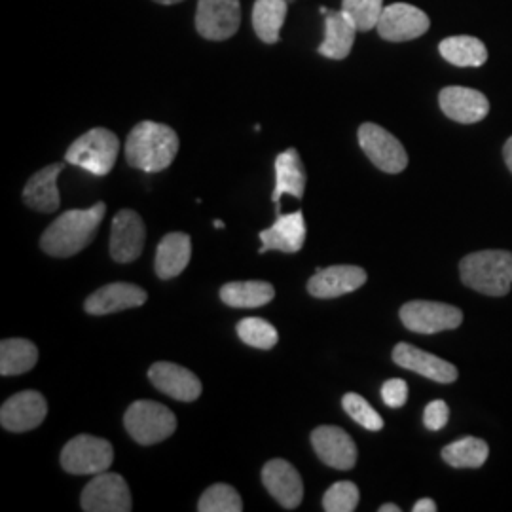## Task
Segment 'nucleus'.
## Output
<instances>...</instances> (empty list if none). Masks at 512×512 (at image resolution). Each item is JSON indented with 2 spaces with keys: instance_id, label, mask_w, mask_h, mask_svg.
<instances>
[{
  "instance_id": "nucleus-1",
  "label": "nucleus",
  "mask_w": 512,
  "mask_h": 512,
  "mask_svg": "<svg viewBox=\"0 0 512 512\" xmlns=\"http://www.w3.org/2000/svg\"><path fill=\"white\" fill-rule=\"evenodd\" d=\"M105 213L107 205L103 202L95 203L90 209L65 211L42 234V251L55 258L78 255L92 243Z\"/></svg>"
},
{
  "instance_id": "nucleus-2",
  "label": "nucleus",
  "mask_w": 512,
  "mask_h": 512,
  "mask_svg": "<svg viewBox=\"0 0 512 512\" xmlns=\"http://www.w3.org/2000/svg\"><path fill=\"white\" fill-rule=\"evenodd\" d=\"M179 152L175 129L158 122H139L126 141V162L135 169L158 173L173 164Z\"/></svg>"
},
{
  "instance_id": "nucleus-3",
  "label": "nucleus",
  "mask_w": 512,
  "mask_h": 512,
  "mask_svg": "<svg viewBox=\"0 0 512 512\" xmlns=\"http://www.w3.org/2000/svg\"><path fill=\"white\" fill-rule=\"evenodd\" d=\"M459 274L465 287L486 296H505L512 285L511 251H478L459 262Z\"/></svg>"
},
{
  "instance_id": "nucleus-4",
  "label": "nucleus",
  "mask_w": 512,
  "mask_h": 512,
  "mask_svg": "<svg viewBox=\"0 0 512 512\" xmlns=\"http://www.w3.org/2000/svg\"><path fill=\"white\" fill-rule=\"evenodd\" d=\"M120 152V139L109 129L93 128L80 135L67 150L65 160L92 175H109Z\"/></svg>"
},
{
  "instance_id": "nucleus-5",
  "label": "nucleus",
  "mask_w": 512,
  "mask_h": 512,
  "mask_svg": "<svg viewBox=\"0 0 512 512\" xmlns=\"http://www.w3.org/2000/svg\"><path fill=\"white\" fill-rule=\"evenodd\" d=\"M124 425L129 437L137 444L152 446L169 439L175 433L177 418L164 404L137 401L129 406L124 416Z\"/></svg>"
},
{
  "instance_id": "nucleus-6",
  "label": "nucleus",
  "mask_w": 512,
  "mask_h": 512,
  "mask_svg": "<svg viewBox=\"0 0 512 512\" xmlns=\"http://www.w3.org/2000/svg\"><path fill=\"white\" fill-rule=\"evenodd\" d=\"M114 450L109 440L93 435H78L61 452V467L69 475H99L109 471Z\"/></svg>"
},
{
  "instance_id": "nucleus-7",
  "label": "nucleus",
  "mask_w": 512,
  "mask_h": 512,
  "mask_svg": "<svg viewBox=\"0 0 512 512\" xmlns=\"http://www.w3.org/2000/svg\"><path fill=\"white\" fill-rule=\"evenodd\" d=\"M359 145L363 148L366 158L385 173H401L408 165V154L404 150L403 143L391 135L387 129L366 122L359 128Z\"/></svg>"
},
{
  "instance_id": "nucleus-8",
  "label": "nucleus",
  "mask_w": 512,
  "mask_h": 512,
  "mask_svg": "<svg viewBox=\"0 0 512 512\" xmlns=\"http://www.w3.org/2000/svg\"><path fill=\"white\" fill-rule=\"evenodd\" d=\"M401 321L404 327L418 334H437L442 330L458 329L463 323V313L456 306L429 302V300H414L401 308Z\"/></svg>"
},
{
  "instance_id": "nucleus-9",
  "label": "nucleus",
  "mask_w": 512,
  "mask_h": 512,
  "mask_svg": "<svg viewBox=\"0 0 512 512\" xmlns=\"http://www.w3.org/2000/svg\"><path fill=\"white\" fill-rule=\"evenodd\" d=\"M80 503L86 512H129L131 494L128 482L116 473H99L84 488Z\"/></svg>"
},
{
  "instance_id": "nucleus-10",
  "label": "nucleus",
  "mask_w": 512,
  "mask_h": 512,
  "mask_svg": "<svg viewBox=\"0 0 512 512\" xmlns=\"http://www.w3.org/2000/svg\"><path fill=\"white\" fill-rule=\"evenodd\" d=\"M431 27L429 16L406 2H395L385 6L378 21V35L387 42H408L423 37Z\"/></svg>"
},
{
  "instance_id": "nucleus-11",
  "label": "nucleus",
  "mask_w": 512,
  "mask_h": 512,
  "mask_svg": "<svg viewBox=\"0 0 512 512\" xmlns=\"http://www.w3.org/2000/svg\"><path fill=\"white\" fill-rule=\"evenodd\" d=\"M241 25L239 0H198L196 31L207 40H228Z\"/></svg>"
},
{
  "instance_id": "nucleus-12",
  "label": "nucleus",
  "mask_w": 512,
  "mask_h": 512,
  "mask_svg": "<svg viewBox=\"0 0 512 512\" xmlns=\"http://www.w3.org/2000/svg\"><path fill=\"white\" fill-rule=\"evenodd\" d=\"M145 222L137 211L122 209L112 220L110 232V256L114 262L128 264L137 260L145 247Z\"/></svg>"
},
{
  "instance_id": "nucleus-13",
  "label": "nucleus",
  "mask_w": 512,
  "mask_h": 512,
  "mask_svg": "<svg viewBox=\"0 0 512 512\" xmlns=\"http://www.w3.org/2000/svg\"><path fill=\"white\" fill-rule=\"evenodd\" d=\"M317 458L332 469L349 471L357 463V446L348 433L336 425H321L311 433Z\"/></svg>"
},
{
  "instance_id": "nucleus-14",
  "label": "nucleus",
  "mask_w": 512,
  "mask_h": 512,
  "mask_svg": "<svg viewBox=\"0 0 512 512\" xmlns=\"http://www.w3.org/2000/svg\"><path fill=\"white\" fill-rule=\"evenodd\" d=\"M48 414L46 399L38 391H21L0 408V423L6 431L25 433L37 429Z\"/></svg>"
},
{
  "instance_id": "nucleus-15",
  "label": "nucleus",
  "mask_w": 512,
  "mask_h": 512,
  "mask_svg": "<svg viewBox=\"0 0 512 512\" xmlns=\"http://www.w3.org/2000/svg\"><path fill=\"white\" fill-rule=\"evenodd\" d=\"M148 380L156 389H160L164 395L175 401L192 403L202 395L200 378L188 368L175 363H154L148 370Z\"/></svg>"
},
{
  "instance_id": "nucleus-16",
  "label": "nucleus",
  "mask_w": 512,
  "mask_h": 512,
  "mask_svg": "<svg viewBox=\"0 0 512 512\" xmlns=\"http://www.w3.org/2000/svg\"><path fill=\"white\" fill-rule=\"evenodd\" d=\"M262 482L275 501L285 509H296L304 499V482L285 459H272L262 469Z\"/></svg>"
},
{
  "instance_id": "nucleus-17",
  "label": "nucleus",
  "mask_w": 512,
  "mask_h": 512,
  "mask_svg": "<svg viewBox=\"0 0 512 512\" xmlns=\"http://www.w3.org/2000/svg\"><path fill=\"white\" fill-rule=\"evenodd\" d=\"M393 361L395 365L418 372L423 378L433 380L437 384H452L458 380V368L452 363L404 342L397 344L393 349Z\"/></svg>"
},
{
  "instance_id": "nucleus-18",
  "label": "nucleus",
  "mask_w": 512,
  "mask_h": 512,
  "mask_svg": "<svg viewBox=\"0 0 512 512\" xmlns=\"http://www.w3.org/2000/svg\"><path fill=\"white\" fill-rule=\"evenodd\" d=\"M366 283V272L359 266H329L317 268L308 281V293L315 298H338L361 289Z\"/></svg>"
},
{
  "instance_id": "nucleus-19",
  "label": "nucleus",
  "mask_w": 512,
  "mask_h": 512,
  "mask_svg": "<svg viewBox=\"0 0 512 512\" xmlns=\"http://www.w3.org/2000/svg\"><path fill=\"white\" fill-rule=\"evenodd\" d=\"M440 110L458 124H476L490 112L484 93L463 86H450L439 93Z\"/></svg>"
},
{
  "instance_id": "nucleus-20",
  "label": "nucleus",
  "mask_w": 512,
  "mask_h": 512,
  "mask_svg": "<svg viewBox=\"0 0 512 512\" xmlns=\"http://www.w3.org/2000/svg\"><path fill=\"white\" fill-rule=\"evenodd\" d=\"M147 300V291L133 283H110L88 296V300L84 302V310L92 315H109L139 308Z\"/></svg>"
},
{
  "instance_id": "nucleus-21",
  "label": "nucleus",
  "mask_w": 512,
  "mask_h": 512,
  "mask_svg": "<svg viewBox=\"0 0 512 512\" xmlns=\"http://www.w3.org/2000/svg\"><path fill=\"white\" fill-rule=\"evenodd\" d=\"M262 249L266 251H281V253H298L306 241V220L304 213L296 211L291 215H277V220L270 228L260 232Z\"/></svg>"
},
{
  "instance_id": "nucleus-22",
  "label": "nucleus",
  "mask_w": 512,
  "mask_h": 512,
  "mask_svg": "<svg viewBox=\"0 0 512 512\" xmlns=\"http://www.w3.org/2000/svg\"><path fill=\"white\" fill-rule=\"evenodd\" d=\"M306 181V167L302 164V158L296 148H287L275 158V188L272 202L277 215H281V198L285 194H291L296 200L304 198Z\"/></svg>"
},
{
  "instance_id": "nucleus-23",
  "label": "nucleus",
  "mask_w": 512,
  "mask_h": 512,
  "mask_svg": "<svg viewBox=\"0 0 512 512\" xmlns=\"http://www.w3.org/2000/svg\"><path fill=\"white\" fill-rule=\"evenodd\" d=\"M357 27L353 21L340 10H330L325 12V40L319 44L317 52L334 61H342L351 54L353 42L357 37Z\"/></svg>"
},
{
  "instance_id": "nucleus-24",
  "label": "nucleus",
  "mask_w": 512,
  "mask_h": 512,
  "mask_svg": "<svg viewBox=\"0 0 512 512\" xmlns=\"http://www.w3.org/2000/svg\"><path fill=\"white\" fill-rule=\"evenodd\" d=\"M65 164H52L37 171L23 188V202L40 213H54L59 209L57 177Z\"/></svg>"
},
{
  "instance_id": "nucleus-25",
  "label": "nucleus",
  "mask_w": 512,
  "mask_h": 512,
  "mask_svg": "<svg viewBox=\"0 0 512 512\" xmlns=\"http://www.w3.org/2000/svg\"><path fill=\"white\" fill-rule=\"evenodd\" d=\"M192 256V239L184 232L167 234L156 249V274L160 279H173L183 274Z\"/></svg>"
},
{
  "instance_id": "nucleus-26",
  "label": "nucleus",
  "mask_w": 512,
  "mask_h": 512,
  "mask_svg": "<svg viewBox=\"0 0 512 512\" xmlns=\"http://www.w3.org/2000/svg\"><path fill=\"white\" fill-rule=\"evenodd\" d=\"M274 285L266 281H234L220 289V300L238 310L262 308L274 300Z\"/></svg>"
},
{
  "instance_id": "nucleus-27",
  "label": "nucleus",
  "mask_w": 512,
  "mask_h": 512,
  "mask_svg": "<svg viewBox=\"0 0 512 512\" xmlns=\"http://www.w3.org/2000/svg\"><path fill=\"white\" fill-rule=\"evenodd\" d=\"M287 0H256L253 6V27L264 44H275L287 18Z\"/></svg>"
},
{
  "instance_id": "nucleus-28",
  "label": "nucleus",
  "mask_w": 512,
  "mask_h": 512,
  "mask_svg": "<svg viewBox=\"0 0 512 512\" xmlns=\"http://www.w3.org/2000/svg\"><path fill=\"white\" fill-rule=\"evenodd\" d=\"M38 363V348L25 338H6L0 342V374L19 376Z\"/></svg>"
},
{
  "instance_id": "nucleus-29",
  "label": "nucleus",
  "mask_w": 512,
  "mask_h": 512,
  "mask_svg": "<svg viewBox=\"0 0 512 512\" xmlns=\"http://www.w3.org/2000/svg\"><path fill=\"white\" fill-rule=\"evenodd\" d=\"M439 52L450 65L456 67H482L488 61V50L482 40L475 37L444 38Z\"/></svg>"
},
{
  "instance_id": "nucleus-30",
  "label": "nucleus",
  "mask_w": 512,
  "mask_h": 512,
  "mask_svg": "<svg viewBox=\"0 0 512 512\" xmlns=\"http://www.w3.org/2000/svg\"><path fill=\"white\" fill-rule=\"evenodd\" d=\"M488 456V442L476 437H465L442 448V459L454 469H480Z\"/></svg>"
},
{
  "instance_id": "nucleus-31",
  "label": "nucleus",
  "mask_w": 512,
  "mask_h": 512,
  "mask_svg": "<svg viewBox=\"0 0 512 512\" xmlns=\"http://www.w3.org/2000/svg\"><path fill=\"white\" fill-rule=\"evenodd\" d=\"M384 8V0H342V12L353 21L359 33L376 29Z\"/></svg>"
},
{
  "instance_id": "nucleus-32",
  "label": "nucleus",
  "mask_w": 512,
  "mask_h": 512,
  "mask_svg": "<svg viewBox=\"0 0 512 512\" xmlns=\"http://www.w3.org/2000/svg\"><path fill=\"white\" fill-rule=\"evenodd\" d=\"M239 340L255 349L275 348L279 334L272 323L260 317H247L241 319L238 325Z\"/></svg>"
},
{
  "instance_id": "nucleus-33",
  "label": "nucleus",
  "mask_w": 512,
  "mask_h": 512,
  "mask_svg": "<svg viewBox=\"0 0 512 512\" xmlns=\"http://www.w3.org/2000/svg\"><path fill=\"white\" fill-rule=\"evenodd\" d=\"M200 512H241L243 501L238 492L228 484H213L209 486L198 503Z\"/></svg>"
},
{
  "instance_id": "nucleus-34",
  "label": "nucleus",
  "mask_w": 512,
  "mask_h": 512,
  "mask_svg": "<svg viewBox=\"0 0 512 512\" xmlns=\"http://www.w3.org/2000/svg\"><path fill=\"white\" fill-rule=\"evenodd\" d=\"M359 499V488L349 480H342L332 484L323 495V509L327 512H353L359 505Z\"/></svg>"
},
{
  "instance_id": "nucleus-35",
  "label": "nucleus",
  "mask_w": 512,
  "mask_h": 512,
  "mask_svg": "<svg viewBox=\"0 0 512 512\" xmlns=\"http://www.w3.org/2000/svg\"><path fill=\"white\" fill-rule=\"evenodd\" d=\"M342 406L348 412L349 418L357 421L361 427H365L366 431H382L384 429L382 416L366 403V399H363L361 395H357V393L344 395Z\"/></svg>"
},
{
  "instance_id": "nucleus-36",
  "label": "nucleus",
  "mask_w": 512,
  "mask_h": 512,
  "mask_svg": "<svg viewBox=\"0 0 512 512\" xmlns=\"http://www.w3.org/2000/svg\"><path fill=\"white\" fill-rule=\"evenodd\" d=\"M450 420V408L444 401H433L423 410V425L429 431H440Z\"/></svg>"
},
{
  "instance_id": "nucleus-37",
  "label": "nucleus",
  "mask_w": 512,
  "mask_h": 512,
  "mask_svg": "<svg viewBox=\"0 0 512 512\" xmlns=\"http://www.w3.org/2000/svg\"><path fill=\"white\" fill-rule=\"evenodd\" d=\"M382 399L389 408H403L406 401H408V385L401 378H393L387 380L382 385Z\"/></svg>"
},
{
  "instance_id": "nucleus-38",
  "label": "nucleus",
  "mask_w": 512,
  "mask_h": 512,
  "mask_svg": "<svg viewBox=\"0 0 512 512\" xmlns=\"http://www.w3.org/2000/svg\"><path fill=\"white\" fill-rule=\"evenodd\" d=\"M414 512H437V503L433 499H420L416 505H414Z\"/></svg>"
},
{
  "instance_id": "nucleus-39",
  "label": "nucleus",
  "mask_w": 512,
  "mask_h": 512,
  "mask_svg": "<svg viewBox=\"0 0 512 512\" xmlns=\"http://www.w3.org/2000/svg\"><path fill=\"white\" fill-rule=\"evenodd\" d=\"M503 158H505V164L511 169L512 173V137L507 139V143H505V147H503Z\"/></svg>"
},
{
  "instance_id": "nucleus-40",
  "label": "nucleus",
  "mask_w": 512,
  "mask_h": 512,
  "mask_svg": "<svg viewBox=\"0 0 512 512\" xmlns=\"http://www.w3.org/2000/svg\"><path fill=\"white\" fill-rule=\"evenodd\" d=\"M380 512H401V507H397V505H393V503H387V505H382Z\"/></svg>"
},
{
  "instance_id": "nucleus-41",
  "label": "nucleus",
  "mask_w": 512,
  "mask_h": 512,
  "mask_svg": "<svg viewBox=\"0 0 512 512\" xmlns=\"http://www.w3.org/2000/svg\"><path fill=\"white\" fill-rule=\"evenodd\" d=\"M154 2H158V4H165V6H171V4H179V2H183V0H154Z\"/></svg>"
},
{
  "instance_id": "nucleus-42",
  "label": "nucleus",
  "mask_w": 512,
  "mask_h": 512,
  "mask_svg": "<svg viewBox=\"0 0 512 512\" xmlns=\"http://www.w3.org/2000/svg\"><path fill=\"white\" fill-rule=\"evenodd\" d=\"M213 226H215V228H224V222H222V220H215Z\"/></svg>"
},
{
  "instance_id": "nucleus-43",
  "label": "nucleus",
  "mask_w": 512,
  "mask_h": 512,
  "mask_svg": "<svg viewBox=\"0 0 512 512\" xmlns=\"http://www.w3.org/2000/svg\"><path fill=\"white\" fill-rule=\"evenodd\" d=\"M287 2H289V4H291V2H296V0H287Z\"/></svg>"
}]
</instances>
